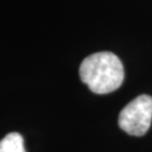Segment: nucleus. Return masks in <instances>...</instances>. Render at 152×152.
<instances>
[{
	"label": "nucleus",
	"instance_id": "obj_2",
	"mask_svg": "<svg viewBox=\"0 0 152 152\" xmlns=\"http://www.w3.org/2000/svg\"><path fill=\"white\" fill-rule=\"evenodd\" d=\"M152 122V97L140 95L121 110L118 125L127 134L144 135Z\"/></svg>",
	"mask_w": 152,
	"mask_h": 152
},
{
	"label": "nucleus",
	"instance_id": "obj_1",
	"mask_svg": "<svg viewBox=\"0 0 152 152\" xmlns=\"http://www.w3.org/2000/svg\"><path fill=\"white\" fill-rule=\"evenodd\" d=\"M80 79L98 95L115 91L124 80V68L112 52H97L87 56L79 68Z\"/></svg>",
	"mask_w": 152,
	"mask_h": 152
},
{
	"label": "nucleus",
	"instance_id": "obj_3",
	"mask_svg": "<svg viewBox=\"0 0 152 152\" xmlns=\"http://www.w3.org/2000/svg\"><path fill=\"white\" fill-rule=\"evenodd\" d=\"M0 152H26L24 139L19 133H9L0 141Z\"/></svg>",
	"mask_w": 152,
	"mask_h": 152
}]
</instances>
